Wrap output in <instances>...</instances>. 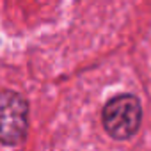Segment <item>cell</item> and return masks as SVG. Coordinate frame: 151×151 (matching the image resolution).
Wrapping results in <instances>:
<instances>
[{"label":"cell","instance_id":"6da1fadb","mask_svg":"<svg viewBox=\"0 0 151 151\" xmlns=\"http://www.w3.org/2000/svg\"><path fill=\"white\" fill-rule=\"evenodd\" d=\"M105 132L116 140L132 139L142 121V107L133 94H119L107 101L101 112Z\"/></svg>","mask_w":151,"mask_h":151},{"label":"cell","instance_id":"7a4b0ae2","mask_svg":"<svg viewBox=\"0 0 151 151\" xmlns=\"http://www.w3.org/2000/svg\"><path fill=\"white\" fill-rule=\"evenodd\" d=\"M29 128V105L14 91H0V142L6 146L20 144Z\"/></svg>","mask_w":151,"mask_h":151}]
</instances>
